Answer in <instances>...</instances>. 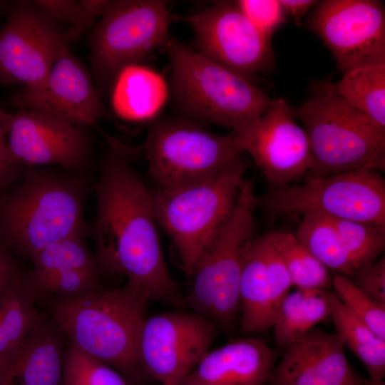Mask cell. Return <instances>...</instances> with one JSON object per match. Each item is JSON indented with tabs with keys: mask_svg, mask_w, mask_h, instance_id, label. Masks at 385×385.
<instances>
[{
	"mask_svg": "<svg viewBox=\"0 0 385 385\" xmlns=\"http://www.w3.org/2000/svg\"><path fill=\"white\" fill-rule=\"evenodd\" d=\"M96 184L93 234L98 265L127 277L150 300L186 306L162 252L150 191L133 166L134 150L106 135Z\"/></svg>",
	"mask_w": 385,
	"mask_h": 385,
	"instance_id": "6da1fadb",
	"label": "cell"
},
{
	"mask_svg": "<svg viewBox=\"0 0 385 385\" xmlns=\"http://www.w3.org/2000/svg\"><path fill=\"white\" fill-rule=\"evenodd\" d=\"M89 177L51 168H27L0 191V242L14 255L31 256L56 241L83 237Z\"/></svg>",
	"mask_w": 385,
	"mask_h": 385,
	"instance_id": "7a4b0ae2",
	"label": "cell"
},
{
	"mask_svg": "<svg viewBox=\"0 0 385 385\" xmlns=\"http://www.w3.org/2000/svg\"><path fill=\"white\" fill-rule=\"evenodd\" d=\"M149 301L126 284L76 297H56L50 312L70 344L138 380L143 372L138 359V335Z\"/></svg>",
	"mask_w": 385,
	"mask_h": 385,
	"instance_id": "3957f363",
	"label": "cell"
},
{
	"mask_svg": "<svg viewBox=\"0 0 385 385\" xmlns=\"http://www.w3.org/2000/svg\"><path fill=\"white\" fill-rule=\"evenodd\" d=\"M174 105L182 117L235 130L260 117L272 99L251 81L170 36L165 48Z\"/></svg>",
	"mask_w": 385,
	"mask_h": 385,
	"instance_id": "277c9868",
	"label": "cell"
},
{
	"mask_svg": "<svg viewBox=\"0 0 385 385\" xmlns=\"http://www.w3.org/2000/svg\"><path fill=\"white\" fill-rule=\"evenodd\" d=\"M294 112L309 140L310 178L361 168L384 171L385 130L343 100L334 83H313Z\"/></svg>",
	"mask_w": 385,
	"mask_h": 385,
	"instance_id": "5b68a950",
	"label": "cell"
},
{
	"mask_svg": "<svg viewBox=\"0 0 385 385\" xmlns=\"http://www.w3.org/2000/svg\"><path fill=\"white\" fill-rule=\"evenodd\" d=\"M242 161L188 185L150 190L154 215L170 237L185 272L195 266L229 220L245 181Z\"/></svg>",
	"mask_w": 385,
	"mask_h": 385,
	"instance_id": "8992f818",
	"label": "cell"
},
{
	"mask_svg": "<svg viewBox=\"0 0 385 385\" xmlns=\"http://www.w3.org/2000/svg\"><path fill=\"white\" fill-rule=\"evenodd\" d=\"M257 205L253 184L245 180L229 220L197 262L185 298L194 312L224 329H232L240 310L243 255L254 237Z\"/></svg>",
	"mask_w": 385,
	"mask_h": 385,
	"instance_id": "52a82bcc",
	"label": "cell"
},
{
	"mask_svg": "<svg viewBox=\"0 0 385 385\" xmlns=\"http://www.w3.org/2000/svg\"><path fill=\"white\" fill-rule=\"evenodd\" d=\"M142 149L155 186L163 189L205 180L242 161L232 135L183 118L154 121Z\"/></svg>",
	"mask_w": 385,
	"mask_h": 385,
	"instance_id": "ba28073f",
	"label": "cell"
},
{
	"mask_svg": "<svg viewBox=\"0 0 385 385\" xmlns=\"http://www.w3.org/2000/svg\"><path fill=\"white\" fill-rule=\"evenodd\" d=\"M274 219L317 213L385 227V181L381 172L361 168L312 178L257 200Z\"/></svg>",
	"mask_w": 385,
	"mask_h": 385,
	"instance_id": "9c48e42d",
	"label": "cell"
},
{
	"mask_svg": "<svg viewBox=\"0 0 385 385\" xmlns=\"http://www.w3.org/2000/svg\"><path fill=\"white\" fill-rule=\"evenodd\" d=\"M173 17L162 0L112 1L90 36L93 80L102 91L123 68L165 48Z\"/></svg>",
	"mask_w": 385,
	"mask_h": 385,
	"instance_id": "30bf717a",
	"label": "cell"
},
{
	"mask_svg": "<svg viewBox=\"0 0 385 385\" xmlns=\"http://www.w3.org/2000/svg\"><path fill=\"white\" fill-rule=\"evenodd\" d=\"M78 36L34 1L11 4L0 30V83L41 85L62 51Z\"/></svg>",
	"mask_w": 385,
	"mask_h": 385,
	"instance_id": "8fae6325",
	"label": "cell"
},
{
	"mask_svg": "<svg viewBox=\"0 0 385 385\" xmlns=\"http://www.w3.org/2000/svg\"><path fill=\"white\" fill-rule=\"evenodd\" d=\"M216 335V325L195 312L145 317L138 340L139 364L163 385H180L209 351Z\"/></svg>",
	"mask_w": 385,
	"mask_h": 385,
	"instance_id": "7c38bea8",
	"label": "cell"
},
{
	"mask_svg": "<svg viewBox=\"0 0 385 385\" xmlns=\"http://www.w3.org/2000/svg\"><path fill=\"white\" fill-rule=\"evenodd\" d=\"M231 135L241 153L250 155L275 189L312 170L308 135L297 123L294 109L283 98L272 99L260 117L232 130Z\"/></svg>",
	"mask_w": 385,
	"mask_h": 385,
	"instance_id": "4fadbf2b",
	"label": "cell"
},
{
	"mask_svg": "<svg viewBox=\"0 0 385 385\" xmlns=\"http://www.w3.org/2000/svg\"><path fill=\"white\" fill-rule=\"evenodd\" d=\"M307 26L329 48L344 73L385 63V9L378 0H324Z\"/></svg>",
	"mask_w": 385,
	"mask_h": 385,
	"instance_id": "5bb4252c",
	"label": "cell"
},
{
	"mask_svg": "<svg viewBox=\"0 0 385 385\" xmlns=\"http://www.w3.org/2000/svg\"><path fill=\"white\" fill-rule=\"evenodd\" d=\"M193 29L197 51L251 81L274 65L271 39L262 34L235 1H215L183 19Z\"/></svg>",
	"mask_w": 385,
	"mask_h": 385,
	"instance_id": "9a60e30c",
	"label": "cell"
},
{
	"mask_svg": "<svg viewBox=\"0 0 385 385\" xmlns=\"http://www.w3.org/2000/svg\"><path fill=\"white\" fill-rule=\"evenodd\" d=\"M7 149L13 162L26 168L58 165L88 177L91 147L85 128L50 113L32 109L6 113Z\"/></svg>",
	"mask_w": 385,
	"mask_h": 385,
	"instance_id": "2e32d148",
	"label": "cell"
},
{
	"mask_svg": "<svg viewBox=\"0 0 385 385\" xmlns=\"http://www.w3.org/2000/svg\"><path fill=\"white\" fill-rule=\"evenodd\" d=\"M101 93L68 46L41 85L17 90L9 96L7 104L19 109L43 111L85 128L106 115Z\"/></svg>",
	"mask_w": 385,
	"mask_h": 385,
	"instance_id": "e0dca14e",
	"label": "cell"
},
{
	"mask_svg": "<svg viewBox=\"0 0 385 385\" xmlns=\"http://www.w3.org/2000/svg\"><path fill=\"white\" fill-rule=\"evenodd\" d=\"M344 354L334 333L313 329L284 349L268 385H367Z\"/></svg>",
	"mask_w": 385,
	"mask_h": 385,
	"instance_id": "ac0fdd59",
	"label": "cell"
},
{
	"mask_svg": "<svg viewBox=\"0 0 385 385\" xmlns=\"http://www.w3.org/2000/svg\"><path fill=\"white\" fill-rule=\"evenodd\" d=\"M265 235L247 244L240 282L241 328L247 333L264 332L273 327L285 291L282 268L266 251Z\"/></svg>",
	"mask_w": 385,
	"mask_h": 385,
	"instance_id": "d6986e66",
	"label": "cell"
},
{
	"mask_svg": "<svg viewBox=\"0 0 385 385\" xmlns=\"http://www.w3.org/2000/svg\"><path fill=\"white\" fill-rule=\"evenodd\" d=\"M276 360L262 340L237 339L208 351L180 385H263Z\"/></svg>",
	"mask_w": 385,
	"mask_h": 385,
	"instance_id": "ffe728a7",
	"label": "cell"
},
{
	"mask_svg": "<svg viewBox=\"0 0 385 385\" xmlns=\"http://www.w3.org/2000/svg\"><path fill=\"white\" fill-rule=\"evenodd\" d=\"M63 332L38 315L15 356L6 385H63Z\"/></svg>",
	"mask_w": 385,
	"mask_h": 385,
	"instance_id": "44dd1931",
	"label": "cell"
},
{
	"mask_svg": "<svg viewBox=\"0 0 385 385\" xmlns=\"http://www.w3.org/2000/svg\"><path fill=\"white\" fill-rule=\"evenodd\" d=\"M110 83L113 111L130 123L153 121L164 108L170 94L164 77L140 63L123 68Z\"/></svg>",
	"mask_w": 385,
	"mask_h": 385,
	"instance_id": "7402d4cb",
	"label": "cell"
},
{
	"mask_svg": "<svg viewBox=\"0 0 385 385\" xmlns=\"http://www.w3.org/2000/svg\"><path fill=\"white\" fill-rule=\"evenodd\" d=\"M337 297L324 289H296L282 301L273 325L277 346L284 349L332 316Z\"/></svg>",
	"mask_w": 385,
	"mask_h": 385,
	"instance_id": "603a6c76",
	"label": "cell"
},
{
	"mask_svg": "<svg viewBox=\"0 0 385 385\" xmlns=\"http://www.w3.org/2000/svg\"><path fill=\"white\" fill-rule=\"evenodd\" d=\"M24 273L21 269L0 293V359L10 364L38 317Z\"/></svg>",
	"mask_w": 385,
	"mask_h": 385,
	"instance_id": "cb8c5ba5",
	"label": "cell"
},
{
	"mask_svg": "<svg viewBox=\"0 0 385 385\" xmlns=\"http://www.w3.org/2000/svg\"><path fill=\"white\" fill-rule=\"evenodd\" d=\"M294 233L298 240L329 271L351 277L359 268L329 217L306 213Z\"/></svg>",
	"mask_w": 385,
	"mask_h": 385,
	"instance_id": "d4e9b609",
	"label": "cell"
},
{
	"mask_svg": "<svg viewBox=\"0 0 385 385\" xmlns=\"http://www.w3.org/2000/svg\"><path fill=\"white\" fill-rule=\"evenodd\" d=\"M335 332L364 364L369 379L383 381L385 376V339L356 317L338 299L332 314Z\"/></svg>",
	"mask_w": 385,
	"mask_h": 385,
	"instance_id": "484cf974",
	"label": "cell"
},
{
	"mask_svg": "<svg viewBox=\"0 0 385 385\" xmlns=\"http://www.w3.org/2000/svg\"><path fill=\"white\" fill-rule=\"evenodd\" d=\"M334 88L343 100L385 130V63L352 69Z\"/></svg>",
	"mask_w": 385,
	"mask_h": 385,
	"instance_id": "4316f807",
	"label": "cell"
},
{
	"mask_svg": "<svg viewBox=\"0 0 385 385\" xmlns=\"http://www.w3.org/2000/svg\"><path fill=\"white\" fill-rule=\"evenodd\" d=\"M267 235L284 263L292 286L297 289L331 290L333 277L330 271L298 240L294 233L273 231Z\"/></svg>",
	"mask_w": 385,
	"mask_h": 385,
	"instance_id": "83f0119b",
	"label": "cell"
},
{
	"mask_svg": "<svg viewBox=\"0 0 385 385\" xmlns=\"http://www.w3.org/2000/svg\"><path fill=\"white\" fill-rule=\"evenodd\" d=\"M83 238L71 236L36 252L31 257L33 268L26 272L27 278L35 279L70 269L97 271L96 262Z\"/></svg>",
	"mask_w": 385,
	"mask_h": 385,
	"instance_id": "f1b7e54d",
	"label": "cell"
},
{
	"mask_svg": "<svg viewBox=\"0 0 385 385\" xmlns=\"http://www.w3.org/2000/svg\"><path fill=\"white\" fill-rule=\"evenodd\" d=\"M329 218L358 268L382 256L385 248V227Z\"/></svg>",
	"mask_w": 385,
	"mask_h": 385,
	"instance_id": "f546056e",
	"label": "cell"
},
{
	"mask_svg": "<svg viewBox=\"0 0 385 385\" xmlns=\"http://www.w3.org/2000/svg\"><path fill=\"white\" fill-rule=\"evenodd\" d=\"M63 385H129L109 365L68 343L63 366Z\"/></svg>",
	"mask_w": 385,
	"mask_h": 385,
	"instance_id": "4dcf8cb0",
	"label": "cell"
},
{
	"mask_svg": "<svg viewBox=\"0 0 385 385\" xmlns=\"http://www.w3.org/2000/svg\"><path fill=\"white\" fill-rule=\"evenodd\" d=\"M24 278L34 298L37 294L76 297L100 289L97 271L70 269L35 279L27 278L25 272Z\"/></svg>",
	"mask_w": 385,
	"mask_h": 385,
	"instance_id": "1f68e13d",
	"label": "cell"
},
{
	"mask_svg": "<svg viewBox=\"0 0 385 385\" xmlns=\"http://www.w3.org/2000/svg\"><path fill=\"white\" fill-rule=\"evenodd\" d=\"M332 288L337 299L356 317L385 339V304L362 292L344 276L335 275Z\"/></svg>",
	"mask_w": 385,
	"mask_h": 385,
	"instance_id": "d6a6232c",
	"label": "cell"
},
{
	"mask_svg": "<svg viewBox=\"0 0 385 385\" xmlns=\"http://www.w3.org/2000/svg\"><path fill=\"white\" fill-rule=\"evenodd\" d=\"M235 1L252 24L270 39L276 30L287 20L279 0H237Z\"/></svg>",
	"mask_w": 385,
	"mask_h": 385,
	"instance_id": "836d02e7",
	"label": "cell"
},
{
	"mask_svg": "<svg viewBox=\"0 0 385 385\" xmlns=\"http://www.w3.org/2000/svg\"><path fill=\"white\" fill-rule=\"evenodd\" d=\"M39 6L60 24L69 25L78 36L84 30L95 25L86 16L78 1L36 0Z\"/></svg>",
	"mask_w": 385,
	"mask_h": 385,
	"instance_id": "e575fe53",
	"label": "cell"
},
{
	"mask_svg": "<svg viewBox=\"0 0 385 385\" xmlns=\"http://www.w3.org/2000/svg\"><path fill=\"white\" fill-rule=\"evenodd\" d=\"M347 278L362 292L379 302L385 304L384 255L359 268Z\"/></svg>",
	"mask_w": 385,
	"mask_h": 385,
	"instance_id": "d590c367",
	"label": "cell"
},
{
	"mask_svg": "<svg viewBox=\"0 0 385 385\" xmlns=\"http://www.w3.org/2000/svg\"><path fill=\"white\" fill-rule=\"evenodd\" d=\"M6 113L0 108V191L18 181L27 168L13 162L9 156L5 129Z\"/></svg>",
	"mask_w": 385,
	"mask_h": 385,
	"instance_id": "8d00e7d4",
	"label": "cell"
},
{
	"mask_svg": "<svg viewBox=\"0 0 385 385\" xmlns=\"http://www.w3.org/2000/svg\"><path fill=\"white\" fill-rule=\"evenodd\" d=\"M21 270L14 255L0 242V293Z\"/></svg>",
	"mask_w": 385,
	"mask_h": 385,
	"instance_id": "74e56055",
	"label": "cell"
},
{
	"mask_svg": "<svg viewBox=\"0 0 385 385\" xmlns=\"http://www.w3.org/2000/svg\"><path fill=\"white\" fill-rule=\"evenodd\" d=\"M279 2L287 18H291L296 22L319 3L314 0H279Z\"/></svg>",
	"mask_w": 385,
	"mask_h": 385,
	"instance_id": "f35d334b",
	"label": "cell"
},
{
	"mask_svg": "<svg viewBox=\"0 0 385 385\" xmlns=\"http://www.w3.org/2000/svg\"><path fill=\"white\" fill-rule=\"evenodd\" d=\"M112 1L107 0H80L79 4L88 19L95 24L96 20L101 18L109 7Z\"/></svg>",
	"mask_w": 385,
	"mask_h": 385,
	"instance_id": "ab89813d",
	"label": "cell"
},
{
	"mask_svg": "<svg viewBox=\"0 0 385 385\" xmlns=\"http://www.w3.org/2000/svg\"><path fill=\"white\" fill-rule=\"evenodd\" d=\"M11 365L0 359V385H6Z\"/></svg>",
	"mask_w": 385,
	"mask_h": 385,
	"instance_id": "60d3db41",
	"label": "cell"
},
{
	"mask_svg": "<svg viewBox=\"0 0 385 385\" xmlns=\"http://www.w3.org/2000/svg\"><path fill=\"white\" fill-rule=\"evenodd\" d=\"M367 385H385V383L384 381H374L369 379Z\"/></svg>",
	"mask_w": 385,
	"mask_h": 385,
	"instance_id": "b9f144b4",
	"label": "cell"
}]
</instances>
